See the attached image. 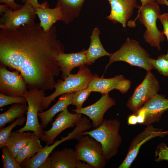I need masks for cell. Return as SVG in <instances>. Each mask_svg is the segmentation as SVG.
Returning a JSON list of instances; mask_svg holds the SVG:
<instances>
[{
	"label": "cell",
	"instance_id": "6da1fadb",
	"mask_svg": "<svg viewBox=\"0 0 168 168\" xmlns=\"http://www.w3.org/2000/svg\"><path fill=\"white\" fill-rule=\"evenodd\" d=\"M64 50L54 26L47 32L35 23L0 30V64L19 71L29 90L54 88L60 71L56 58Z\"/></svg>",
	"mask_w": 168,
	"mask_h": 168
},
{
	"label": "cell",
	"instance_id": "7a4b0ae2",
	"mask_svg": "<svg viewBox=\"0 0 168 168\" xmlns=\"http://www.w3.org/2000/svg\"><path fill=\"white\" fill-rule=\"evenodd\" d=\"M120 124L117 119H104L98 127L86 131L82 135L91 137L101 145L103 155L107 161L115 156L122 142L119 133Z\"/></svg>",
	"mask_w": 168,
	"mask_h": 168
},
{
	"label": "cell",
	"instance_id": "3957f363",
	"mask_svg": "<svg viewBox=\"0 0 168 168\" xmlns=\"http://www.w3.org/2000/svg\"><path fill=\"white\" fill-rule=\"evenodd\" d=\"M138 14L133 21L128 22V26H135V22L137 19L141 24L146 28L143 35L145 41L151 47L157 48L159 51L160 44L165 39L163 32L159 30L156 26V21L161 14L159 4L154 1L147 4L138 9Z\"/></svg>",
	"mask_w": 168,
	"mask_h": 168
},
{
	"label": "cell",
	"instance_id": "277c9868",
	"mask_svg": "<svg viewBox=\"0 0 168 168\" xmlns=\"http://www.w3.org/2000/svg\"><path fill=\"white\" fill-rule=\"evenodd\" d=\"M109 60L105 66V72L113 63L117 61L126 62L131 66L138 67L147 72L153 69L151 63L152 58L148 52L137 41L128 38L120 49L110 54Z\"/></svg>",
	"mask_w": 168,
	"mask_h": 168
},
{
	"label": "cell",
	"instance_id": "5b68a950",
	"mask_svg": "<svg viewBox=\"0 0 168 168\" xmlns=\"http://www.w3.org/2000/svg\"><path fill=\"white\" fill-rule=\"evenodd\" d=\"M79 68L77 73L70 74L63 80H57L54 86V92L49 96H45L43 99L42 107L43 110L47 109L51 102L59 96L76 92L88 87L93 74L86 65Z\"/></svg>",
	"mask_w": 168,
	"mask_h": 168
},
{
	"label": "cell",
	"instance_id": "8992f818",
	"mask_svg": "<svg viewBox=\"0 0 168 168\" xmlns=\"http://www.w3.org/2000/svg\"><path fill=\"white\" fill-rule=\"evenodd\" d=\"M75 147L78 159L91 165L93 168H103L107 160L100 142L87 135L82 136Z\"/></svg>",
	"mask_w": 168,
	"mask_h": 168
},
{
	"label": "cell",
	"instance_id": "52a82bcc",
	"mask_svg": "<svg viewBox=\"0 0 168 168\" xmlns=\"http://www.w3.org/2000/svg\"><path fill=\"white\" fill-rule=\"evenodd\" d=\"M45 90L41 89L29 90L23 96L26 99L28 104L26 122L24 127L17 130L23 132L30 131L34 132L40 138L43 130L40 124L38 117V112H42V102L45 96Z\"/></svg>",
	"mask_w": 168,
	"mask_h": 168
},
{
	"label": "cell",
	"instance_id": "ba28073f",
	"mask_svg": "<svg viewBox=\"0 0 168 168\" xmlns=\"http://www.w3.org/2000/svg\"><path fill=\"white\" fill-rule=\"evenodd\" d=\"M160 88L159 82L154 75L151 71L147 72L144 79L128 100L127 106L133 114L135 113L157 93Z\"/></svg>",
	"mask_w": 168,
	"mask_h": 168
},
{
	"label": "cell",
	"instance_id": "9c48e42d",
	"mask_svg": "<svg viewBox=\"0 0 168 168\" xmlns=\"http://www.w3.org/2000/svg\"><path fill=\"white\" fill-rule=\"evenodd\" d=\"M37 15L34 8L30 4L25 3L20 9L13 11L9 8L1 15V29H13L25 25L35 23Z\"/></svg>",
	"mask_w": 168,
	"mask_h": 168
},
{
	"label": "cell",
	"instance_id": "30bf717a",
	"mask_svg": "<svg viewBox=\"0 0 168 168\" xmlns=\"http://www.w3.org/2000/svg\"><path fill=\"white\" fill-rule=\"evenodd\" d=\"M0 67V93L12 96H23L28 87L20 72L16 70L10 71L1 64Z\"/></svg>",
	"mask_w": 168,
	"mask_h": 168
},
{
	"label": "cell",
	"instance_id": "8fae6325",
	"mask_svg": "<svg viewBox=\"0 0 168 168\" xmlns=\"http://www.w3.org/2000/svg\"><path fill=\"white\" fill-rule=\"evenodd\" d=\"M168 134V131L155 128L152 125L147 126L132 140L127 155L118 168H129L136 157L141 147L148 141L157 137H163Z\"/></svg>",
	"mask_w": 168,
	"mask_h": 168
},
{
	"label": "cell",
	"instance_id": "7c38bea8",
	"mask_svg": "<svg viewBox=\"0 0 168 168\" xmlns=\"http://www.w3.org/2000/svg\"><path fill=\"white\" fill-rule=\"evenodd\" d=\"M82 114L75 113H72L66 109L57 116L52 123V127L49 130L43 131L40 138L46 145L54 143V139L65 129L75 126L76 123L82 118Z\"/></svg>",
	"mask_w": 168,
	"mask_h": 168
},
{
	"label": "cell",
	"instance_id": "4fadbf2b",
	"mask_svg": "<svg viewBox=\"0 0 168 168\" xmlns=\"http://www.w3.org/2000/svg\"><path fill=\"white\" fill-rule=\"evenodd\" d=\"M131 81L125 79L122 75L114 77L105 78L99 77L97 74L93 75L88 87L91 92H97L102 94H108L111 91L115 89L124 94L130 88Z\"/></svg>",
	"mask_w": 168,
	"mask_h": 168
},
{
	"label": "cell",
	"instance_id": "5bb4252c",
	"mask_svg": "<svg viewBox=\"0 0 168 168\" xmlns=\"http://www.w3.org/2000/svg\"><path fill=\"white\" fill-rule=\"evenodd\" d=\"M116 103L115 100L110 97L109 94H102L100 98L94 104L86 107L72 110L74 113L87 116L92 121L93 127L96 128L102 123L106 112Z\"/></svg>",
	"mask_w": 168,
	"mask_h": 168
},
{
	"label": "cell",
	"instance_id": "9a60e30c",
	"mask_svg": "<svg viewBox=\"0 0 168 168\" xmlns=\"http://www.w3.org/2000/svg\"><path fill=\"white\" fill-rule=\"evenodd\" d=\"M110 4V14L105 17L114 24H121L125 28L128 21L132 17L135 8H139L140 6L137 0H106Z\"/></svg>",
	"mask_w": 168,
	"mask_h": 168
},
{
	"label": "cell",
	"instance_id": "2e32d148",
	"mask_svg": "<svg viewBox=\"0 0 168 168\" xmlns=\"http://www.w3.org/2000/svg\"><path fill=\"white\" fill-rule=\"evenodd\" d=\"M141 108L146 111V118L143 125H151L154 123L159 122L163 114L168 110V99L166 98L164 95L157 93Z\"/></svg>",
	"mask_w": 168,
	"mask_h": 168
},
{
	"label": "cell",
	"instance_id": "e0dca14e",
	"mask_svg": "<svg viewBox=\"0 0 168 168\" xmlns=\"http://www.w3.org/2000/svg\"><path fill=\"white\" fill-rule=\"evenodd\" d=\"M86 51L85 49H83L82 51L76 53L67 54L62 52L57 56L56 59L59 69L62 72L63 79H64L71 74L73 68L87 65Z\"/></svg>",
	"mask_w": 168,
	"mask_h": 168
},
{
	"label": "cell",
	"instance_id": "ac0fdd59",
	"mask_svg": "<svg viewBox=\"0 0 168 168\" xmlns=\"http://www.w3.org/2000/svg\"><path fill=\"white\" fill-rule=\"evenodd\" d=\"M49 156L51 168H80L82 162L78 159L72 148L52 152Z\"/></svg>",
	"mask_w": 168,
	"mask_h": 168
},
{
	"label": "cell",
	"instance_id": "d6986e66",
	"mask_svg": "<svg viewBox=\"0 0 168 168\" xmlns=\"http://www.w3.org/2000/svg\"><path fill=\"white\" fill-rule=\"evenodd\" d=\"M76 92L66 93L61 95L57 102L48 110L38 113L43 128H45L58 113L63 111L72 104L73 96Z\"/></svg>",
	"mask_w": 168,
	"mask_h": 168
},
{
	"label": "cell",
	"instance_id": "ffe728a7",
	"mask_svg": "<svg viewBox=\"0 0 168 168\" xmlns=\"http://www.w3.org/2000/svg\"><path fill=\"white\" fill-rule=\"evenodd\" d=\"M100 31L97 27L94 28L92 30L90 36V45L86 52L87 65L92 64L100 58L106 56H109L110 54L102 46L100 38Z\"/></svg>",
	"mask_w": 168,
	"mask_h": 168
},
{
	"label": "cell",
	"instance_id": "44dd1931",
	"mask_svg": "<svg viewBox=\"0 0 168 168\" xmlns=\"http://www.w3.org/2000/svg\"><path fill=\"white\" fill-rule=\"evenodd\" d=\"M86 0H58L56 6L58 7L62 15V21L69 24L79 16Z\"/></svg>",
	"mask_w": 168,
	"mask_h": 168
},
{
	"label": "cell",
	"instance_id": "7402d4cb",
	"mask_svg": "<svg viewBox=\"0 0 168 168\" xmlns=\"http://www.w3.org/2000/svg\"><path fill=\"white\" fill-rule=\"evenodd\" d=\"M70 139V136L67 135L65 137H61V140L56 141L50 146L46 145L32 157L23 161L20 164L21 167L24 168H39L56 147L62 142Z\"/></svg>",
	"mask_w": 168,
	"mask_h": 168
},
{
	"label": "cell",
	"instance_id": "603a6c76",
	"mask_svg": "<svg viewBox=\"0 0 168 168\" xmlns=\"http://www.w3.org/2000/svg\"><path fill=\"white\" fill-rule=\"evenodd\" d=\"M34 132L12 131L7 138L6 146L9 151L16 158L19 151L30 141Z\"/></svg>",
	"mask_w": 168,
	"mask_h": 168
},
{
	"label": "cell",
	"instance_id": "cb8c5ba5",
	"mask_svg": "<svg viewBox=\"0 0 168 168\" xmlns=\"http://www.w3.org/2000/svg\"><path fill=\"white\" fill-rule=\"evenodd\" d=\"M40 21V25L45 32L48 31L53 24L58 21H62V15L60 8L56 6L54 8L49 7L35 10Z\"/></svg>",
	"mask_w": 168,
	"mask_h": 168
},
{
	"label": "cell",
	"instance_id": "d4e9b609",
	"mask_svg": "<svg viewBox=\"0 0 168 168\" xmlns=\"http://www.w3.org/2000/svg\"><path fill=\"white\" fill-rule=\"evenodd\" d=\"M39 139L34 133L29 142L18 153L15 159L18 162L21 164L24 160L32 157L40 150L43 147Z\"/></svg>",
	"mask_w": 168,
	"mask_h": 168
},
{
	"label": "cell",
	"instance_id": "484cf974",
	"mask_svg": "<svg viewBox=\"0 0 168 168\" xmlns=\"http://www.w3.org/2000/svg\"><path fill=\"white\" fill-rule=\"evenodd\" d=\"M28 105L25 104L16 103L6 111L0 115V128L8 123L14 121L16 118L24 116L27 111Z\"/></svg>",
	"mask_w": 168,
	"mask_h": 168
},
{
	"label": "cell",
	"instance_id": "4316f807",
	"mask_svg": "<svg viewBox=\"0 0 168 168\" xmlns=\"http://www.w3.org/2000/svg\"><path fill=\"white\" fill-rule=\"evenodd\" d=\"M26 117L24 116L18 118L10 125L6 128H0V148L6 145L7 140L11 133L12 129L17 125H22L26 121Z\"/></svg>",
	"mask_w": 168,
	"mask_h": 168
},
{
	"label": "cell",
	"instance_id": "83f0119b",
	"mask_svg": "<svg viewBox=\"0 0 168 168\" xmlns=\"http://www.w3.org/2000/svg\"><path fill=\"white\" fill-rule=\"evenodd\" d=\"M151 63L153 69H156L161 74L168 77V49L166 54H162L156 59L152 58Z\"/></svg>",
	"mask_w": 168,
	"mask_h": 168
},
{
	"label": "cell",
	"instance_id": "f1b7e54d",
	"mask_svg": "<svg viewBox=\"0 0 168 168\" xmlns=\"http://www.w3.org/2000/svg\"><path fill=\"white\" fill-rule=\"evenodd\" d=\"M3 168H21L20 164L11 154L6 146L1 148Z\"/></svg>",
	"mask_w": 168,
	"mask_h": 168
},
{
	"label": "cell",
	"instance_id": "f546056e",
	"mask_svg": "<svg viewBox=\"0 0 168 168\" xmlns=\"http://www.w3.org/2000/svg\"><path fill=\"white\" fill-rule=\"evenodd\" d=\"M91 92L88 87L76 91L72 98V104L75 105L76 109L82 107L83 104L88 98Z\"/></svg>",
	"mask_w": 168,
	"mask_h": 168
},
{
	"label": "cell",
	"instance_id": "4dcf8cb0",
	"mask_svg": "<svg viewBox=\"0 0 168 168\" xmlns=\"http://www.w3.org/2000/svg\"><path fill=\"white\" fill-rule=\"evenodd\" d=\"M16 103H27L26 98L23 96H14L0 93V108Z\"/></svg>",
	"mask_w": 168,
	"mask_h": 168
},
{
	"label": "cell",
	"instance_id": "1f68e13d",
	"mask_svg": "<svg viewBox=\"0 0 168 168\" xmlns=\"http://www.w3.org/2000/svg\"><path fill=\"white\" fill-rule=\"evenodd\" d=\"M155 153L156 161L160 162L164 160L168 161V147L165 143L158 145Z\"/></svg>",
	"mask_w": 168,
	"mask_h": 168
},
{
	"label": "cell",
	"instance_id": "d6a6232c",
	"mask_svg": "<svg viewBox=\"0 0 168 168\" xmlns=\"http://www.w3.org/2000/svg\"><path fill=\"white\" fill-rule=\"evenodd\" d=\"M158 19L162 25L163 28L162 31L168 42V12L161 14Z\"/></svg>",
	"mask_w": 168,
	"mask_h": 168
},
{
	"label": "cell",
	"instance_id": "836d02e7",
	"mask_svg": "<svg viewBox=\"0 0 168 168\" xmlns=\"http://www.w3.org/2000/svg\"><path fill=\"white\" fill-rule=\"evenodd\" d=\"M22 1L25 3H27L30 4L35 10L37 8L49 7V4L46 1L41 4L38 3L37 0H22Z\"/></svg>",
	"mask_w": 168,
	"mask_h": 168
},
{
	"label": "cell",
	"instance_id": "e575fe53",
	"mask_svg": "<svg viewBox=\"0 0 168 168\" xmlns=\"http://www.w3.org/2000/svg\"><path fill=\"white\" fill-rule=\"evenodd\" d=\"M134 114L137 116L138 123L143 124L145 122L146 116V111L145 109L141 108L137 112Z\"/></svg>",
	"mask_w": 168,
	"mask_h": 168
},
{
	"label": "cell",
	"instance_id": "d590c367",
	"mask_svg": "<svg viewBox=\"0 0 168 168\" xmlns=\"http://www.w3.org/2000/svg\"><path fill=\"white\" fill-rule=\"evenodd\" d=\"M15 0H0L1 2L4 3L7 5L9 8L14 11H16L21 8L23 5L16 4L15 2Z\"/></svg>",
	"mask_w": 168,
	"mask_h": 168
},
{
	"label": "cell",
	"instance_id": "8d00e7d4",
	"mask_svg": "<svg viewBox=\"0 0 168 168\" xmlns=\"http://www.w3.org/2000/svg\"><path fill=\"white\" fill-rule=\"evenodd\" d=\"M137 123V117L136 114H133L128 117V125H135Z\"/></svg>",
	"mask_w": 168,
	"mask_h": 168
},
{
	"label": "cell",
	"instance_id": "74e56055",
	"mask_svg": "<svg viewBox=\"0 0 168 168\" xmlns=\"http://www.w3.org/2000/svg\"><path fill=\"white\" fill-rule=\"evenodd\" d=\"M51 159L49 155L46 159L41 164L39 168H51Z\"/></svg>",
	"mask_w": 168,
	"mask_h": 168
},
{
	"label": "cell",
	"instance_id": "f35d334b",
	"mask_svg": "<svg viewBox=\"0 0 168 168\" xmlns=\"http://www.w3.org/2000/svg\"><path fill=\"white\" fill-rule=\"evenodd\" d=\"M9 7L6 4L0 5V14L2 15L9 9Z\"/></svg>",
	"mask_w": 168,
	"mask_h": 168
},
{
	"label": "cell",
	"instance_id": "ab89813d",
	"mask_svg": "<svg viewBox=\"0 0 168 168\" xmlns=\"http://www.w3.org/2000/svg\"><path fill=\"white\" fill-rule=\"evenodd\" d=\"M141 3L142 5L140 6L141 7H142L146 5L147 3H149L154 2L156 1V0H140Z\"/></svg>",
	"mask_w": 168,
	"mask_h": 168
},
{
	"label": "cell",
	"instance_id": "60d3db41",
	"mask_svg": "<svg viewBox=\"0 0 168 168\" xmlns=\"http://www.w3.org/2000/svg\"><path fill=\"white\" fill-rule=\"evenodd\" d=\"M156 1L159 4H165L168 6V1L167 0H156Z\"/></svg>",
	"mask_w": 168,
	"mask_h": 168
}]
</instances>
